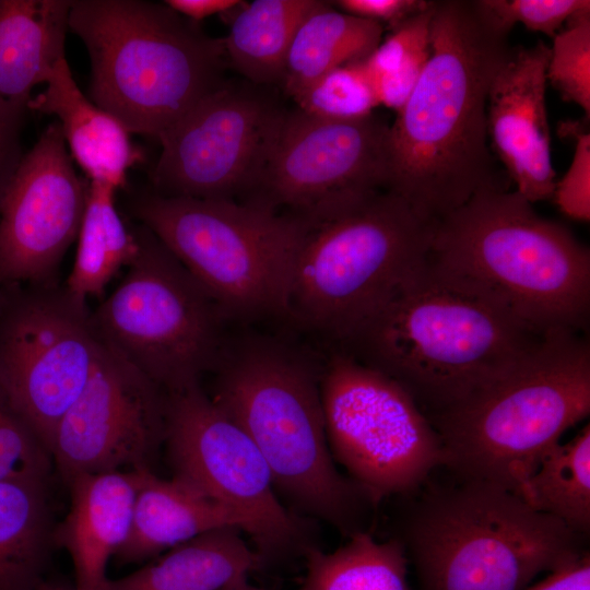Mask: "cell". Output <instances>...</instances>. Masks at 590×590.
Segmentation results:
<instances>
[{
  "label": "cell",
  "mask_w": 590,
  "mask_h": 590,
  "mask_svg": "<svg viewBox=\"0 0 590 590\" xmlns=\"http://www.w3.org/2000/svg\"><path fill=\"white\" fill-rule=\"evenodd\" d=\"M535 511L552 516L574 531L590 532V426L556 445L514 493Z\"/></svg>",
  "instance_id": "f1b7e54d"
},
{
  "label": "cell",
  "mask_w": 590,
  "mask_h": 590,
  "mask_svg": "<svg viewBox=\"0 0 590 590\" xmlns=\"http://www.w3.org/2000/svg\"><path fill=\"white\" fill-rule=\"evenodd\" d=\"M320 361L270 334L226 337L212 400L248 435L276 492L342 533L358 531L373 503L339 472L329 448L320 397Z\"/></svg>",
  "instance_id": "3957f363"
},
{
  "label": "cell",
  "mask_w": 590,
  "mask_h": 590,
  "mask_svg": "<svg viewBox=\"0 0 590 590\" xmlns=\"http://www.w3.org/2000/svg\"><path fill=\"white\" fill-rule=\"evenodd\" d=\"M164 3L184 17L199 21L227 12L244 2L238 0H166Z\"/></svg>",
  "instance_id": "f35d334b"
},
{
  "label": "cell",
  "mask_w": 590,
  "mask_h": 590,
  "mask_svg": "<svg viewBox=\"0 0 590 590\" xmlns=\"http://www.w3.org/2000/svg\"><path fill=\"white\" fill-rule=\"evenodd\" d=\"M320 397L332 457L373 505L418 489L444 467L442 445L428 418L377 369L327 347Z\"/></svg>",
  "instance_id": "8fae6325"
},
{
  "label": "cell",
  "mask_w": 590,
  "mask_h": 590,
  "mask_svg": "<svg viewBox=\"0 0 590 590\" xmlns=\"http://www.w3.org/2000/svg\"><path fill=\"white\" fill-rule=\"evenodd\" d=\"M114 187L90 181L78 234V248L66 291L80 303L98 295L117 270L130 266L140 252V240L115 206Z\"/></svg>",
  "instance_id": "4316f807"
},
{
  "label": "cell",
  "mask_w": 590,
  "mask_h": 590,
  "mask_svg": "<svg viewBox=\"0 0 590 590\" xmlns=\"http://www.w3.org/2000/svg\"><path fill=\"white\" fill-rule=\"evenodd\" d=\"M135 213L226 320L286 319L305 219L249 202L158 193L141 198Z\"/></svg>",
  "instance_id": "9c48e42d"
},
{
  "label": "cell",
  "mask_w": 590,
  "mask_h": 590,
  "mask_svg": "<svg viewBox=\"0 0 590 590\" xmlns=\"http://www.w3.org/2000/svg\"><path fill=\"white\" fill-rule=\"evenodd\" d=\"M321 3L256 0L246 4L223 39L226 58L252 84H281L293 37L303 20Z\"/></svg>",
  "instance_id": "484cf974"
},
{
  "label": "cell",
  "mask_w": 590,
  "mask_h": 590,
  "mask_svg": "<svg viewBox=\"0 0 590 590\" xmlns=\"http://www.w3.org/2000/svg\"><path fill=\"white\" fill-rule=\"evenodd\" d=\"M140 252L92 316L101 339L165 392L212 371L225 317L178 259L146 227Z\"/></svg>",
  "instance_id": "30bf717a"
},
{
  "label": "cell",
  "mask_w": 590,
  "mask_h": 590,
  "mask_svg": "<svg viewBox=\"0 0 590 590\" xmlns=\"http://www.w3.org/2000/svg\"><path fill=\"white\" fill-rule=\"evenodd\" d=\"M58 121L23 155L0 201V282H40L78 237L87 186Z\"/></svg>",
  "instance_id": "e0dca14e"
},
{
  "label": "cell",
  "mask_w": 590,
  "mask_h": 590,
  "mask_svg": "<svg viewBox=\"0 0 590 590\" xmlns=\"http://www.w3.org/2000/svg\"><path fill=\"white\" fill-rule=\"evenodd\" d=\"M1 283V282H0Z\"/></svg>",
  "instance_id": "b9f144b4"
},
{
  "label": "cell",
  "mask_w": 590,
  "mask_h": 590,
  "mask_svg": "<svg viewBox=\"0 0 590 590\" xmlns=\"http://www.w3.org/2000/svg\"><path fill=\"white\" fill-rule=\"evenodd\" d=\"M27 109L58 118L70 156L90 181L118 190L126 184L128 169L141 161L131 133L81 92L67 59L58 62L46 88L30 99Z\"/></svg>",
  "instance_id": "ffe728a7"
},
{
  "label": "cell",
  "mask_w": 590,
  "mask_h": 590,
  "mask_svg": "<svg viewBox=\"0 0 590 590\" xmlns=\"http://www.w3.org/2000/svg\"><path fill=\"white\" fill-rule=\"evenodd\" d=\"M524 590H590L589 551L550 571L546 578Z\"/></svg>",
  "instance_id": "74e56055"
},
{
  "label": "cell",
  "mask_w": 590,
  "mask_h": 590,
  "mask_svg": "<svg viewBox=\"0 0 590 590\" xmlns=\"http://www.w3.org/2000/svg\"><path fill=\"white\" fill-rule=\"evenodd\" d=\"M37 590H76L74 587H68L59 583L44 581Z\"/></svg>",
  "instance_id": "60d3db41"
},
{
  "label": "cell",
  "mask_w": 590,
  "mask_h": 590,
  "mask_svg": "<svg viewBox=\"0 0 590 590\" xmlns=\"http://www.w3.org/2000/svg\"><path fill=\"white\" fill-rule=\"evenodd\" d=\"M590 413L587 333L554 331L463 402L429 420L456 476L515 493Z\"/></svg>",
  "instance_id": "5b68a950"
},
{
  "label": "cell",
  "mask_w": 590,
  "mask_h": 590,
  "mask_svg": "<svg viewBox=\"0 0 590 590\" xmlns=\"http://www.w3.org/2000/svg\"><path fill=\"white\" fill-rule=\"evenodd\" d=\"M69 30L90 56V99L130 133L158 139L224 82L223 39L164 2L74 0Z\"/></svg>",
  "instance_id": "8992f818"
},
{
  "label": "cell",
  "mask_w": 590,
  "mask_h": 590,
  "mask_svg": "<svg viewBox=\"0 0 590 590\" xmlns=\"http://www.w3.org/2000/svg\"><path fill=\"white\" fill-rule=\"evenodd\" d=\"M456 477L424 493L404 524L421 590H524L588 551L586 535L512 492Z\"/></svg>",
  "instance_id": "52a82bcc"
},
{
  "label": "cell",
  "mask_w": 590,
  "mask_h": 590,
  "mask_svg": "<svg viewBox=\"0 0 590 590\" xmlns=\"http://www.w3.org/2000/svg\"><path fill=\"white\" fill-rule=\"evenodd\" d=\"M550 47L542 40L512 47L487 95L491 148L516 191L531 203L552 198L556 182L545 90Z\"/></svg>",
  "instance_id": "ac0fdd59"
},
{
  "label": "cell",
  "mask_w": 590,
  "mask_h": 590,
  "mask_svg": "<svg viewBox=\"0 0 590 590\" xmlns=\"http://www.w3.org/2000/svg\"><path fill=\"white\" fill-rule=\"evenodd\" d=\"M389 126L286 110L249 202L300 217L341 211L387 189Z\"/></svg>",
  "instance_id": "4fadbf2b"
},
{
  "label": "cell",
  "mask_w": 590,
  "mask_h": 590,
  "mask_svg": "<svg viewBox=\"0 0 590 590\" xmlns=\"http://www.w3.org/2000/svg\"><path fill=\"white\" fill-rule=\"evenodd\" d=\"M547 334L427 256L331 349L393 379L429 421L503 374Z\"/></svg>",
  "instance_id": "7a4b0ae2"
},
{
  "label": "cell",
  "mask_w": 590,
  "mask_h": 590,
  "mask_svg": "<svg viewBox=\"0 0 590 590\" xmlns=\"http://www.w3.org/2000/svg\"><path fill=\"white\" fill-rule=\"evenodd\" d=\"M263 562L236 528L200 534L168 551L105 590H222L247 580Z\"/></svg>",
  "instance_id": "603a6c76"
},
{
  "label": "cell",
  "mask_w": 590,
  "mask_h": 590,
  "mask_svg": "<svg viewBox=\"0 0 590 590\" xmlns=\"http://www.w3.org/2000/svg\"><path fill=\"white\" fill-rule=\"evenodd\" d=\"M45 479L0 481V590H37L55 528Z\"/></svg>",
  "instance_id": "cb8c5ba5"
},
{
  "label": "cell",
  "mask_w": 590,
  "mask_h": 590,
  "mask_svg": "<svg viewBox=\"0 0 590 590\" xmlns=\"http://www.w3.org/2000/svg\"><path fill=\"white\" fill-rule=\"evenodd\" d=\"M70 0H0V104L27 109L32 90L66 59Z\"/></svg>",
  "instance_id": "7402d4cb"
},
{
  "label": "cell",
  "mask_w": 590,
  "mask_h": 590,
  "mask_svg": "<svg viewBox=\"0 0 590 590\" xmlns=\"http://www.w3.org/2000/svg\"><path fill=\"white\" fill-rule=\"evenodd\" d=\"M305 556L307 570L299 590H411L400 539L380 542L358 531L333 552L312 547Z\"/></svg>",
  "instance_id": "83f0119b"
},
{
  "label": "cell",
  "mask_w": 590,
  "mask_h": 590,
  "mask_svg": "<svg viewBox=\"0 0 590 590\" xmlns=\"http://www.w3.org/2000/svg\"><path fill=\"white\" fill-rule=\"evenodd\" d=\"M166 402L162 388L102 340L94 370L48 448L64 483L82 474L153 470L165 441Z\"/></svg>",
  "instance_id": "2e32d148"
},
{
  "label": "cell",
  "mask_w": 590,
  "mask_h": 590,
  "mask_svg": "<svg viewBox=\"0 0 590 590\" xmlns=\"http://www.w3.org/2000/svg\"><path fill=\"white\" fill-rule=\"evenodd\" d=\"M222 590H266V589L253 587L249 585L247 580H241V581L232 583Z\"/></svg>",
  "instance_id": "ab89813d"
},
{
  "label": "cell",
  "mask_w": 590,
  "mask_h": 590,
  "mask_svg": "<svg viewBox=\"0 0 590 590\" xmlns=\"http://www.w3.org/2000/svg\"><path fill=\"white\" fill-rule=\"evenodd\" d=\"M546 82L590 117V8L573 14L553 37Z\"/></svg>",
  "instance_id": "1f68e13d"
},
{
  "label": "cell",
  "mask_w": 590,
  "mask_h": 590,
  "mask_svg": "<svg viewBox=\"0 0 590 590\" xmlns=\"http://www.w3.org/2000/svg\"><path fill=\"white\" fill-rule=\"evenodd\" d=\"M144 471L82 474L66 482L70 508L55 528V544L71 557L76 590H105L107 564L128 538Z\"/></svg>",
  "instance_id": "d6986e66"
},
{
  "label": "cell",
  "mask_w": 590,
  "mask_h": 590,
  "mask_svg": "<svg viewBox=\"0 0 590 590\" xmlns=\"http://www.w3.org/2000/svg\"><path fill=\"white\" fill-rule=\"evenodd\" d=\"M509 31L479 0H438L430 56L389 126L387 191L435 224L477 191L504 186L486 123L492 81L508 57Z\"/></svg>",
  "instance_id": "6da1fadb"
},
{
  "label": "cell",
  "mask_w": 590,
  "mask_h": 590,
  "mask_svg": "<svg viewBox=\"0 0 590 590\" xmlns=\"http://www.w3.org/2000/svg\"><path fill=\"white\" fill-rule=\"evenodd\" d=\"M575 138L571 163L564 176L555 182L552 199L567 217L590 220V134L569 126Z\"/></svg>",
  "instance_id": "e575fe53"
},
{
  "label": "cell",
  "mask_w": 590,
  "mask_h": 590,
  "mask_svg": "<svg viewBox=\"0 0 590 590\" xmlns=\"http://www.w3.org/2000/svg\"><path fill=\"white\" fill-rule=\"evenodd\" d=\"M166 397L164 444L174 475L234 512L263 564L312 548L307 521L281 503L258 448L200 382Z\"/></svg>",
  "instance_id": "7c38bea8"
},
{
  "label": "cell",
  "mask_w": 590,
  "mask_h": 590,
  "mask_svg": "<svg viewBox=\"0 0 590 590\" xmlns=\"http://www.w3.org/2000/svg\"><path fill=\"white\" fill-rule=\"evenodd\" d=\"M304 219L286 320L334 347L427 259L434 224L387 190Z\"/></svg>",
  "instance_id": "ba28073f"
},
{
  "label": "cell",
  "mask_w": 590,
  "mask_h": 590,
  "mask_svg": "<svg viewBox=\"0 0 590 590\" xmlns=\"http://www.w3.org/2000/svg\"><path fill=\"white\" fill-rule=\"evenodd\" d=\"M341 11L377 22L390 30L397 27L408 19L427 10L432 1L426 0H338L330 2Z\"/></svg>",
  "instance_id": "d590c367"
},
{
  "label": "cell",
  "mask_w": 590,
  "mask_h": 590,
  "mask_svg": "<svg viewBox=\"0 0 590 590\" xmlns=\"http://www.w3.org/2000/svg\"><path fill=\"white\" fill-rule=\"evenodd\" d=\"M428 259L541 333L588 331L590 251L505 186L434 224Z\"/></svg>",
  "instance_id": "277c9868"
},
{
  "label": "cell",
  "mask_w": 590,
  "mask_h": 590,
  "mask_svg": "<svg viewBox=\"0 0 590 590\" xmlns=\"http://www.w3.org/2000/svg\"><path fill=\"white\" fill-rule=\"evenodd\" d=\"M293 98L300 110L337 121L366 118L379 105L365 59L331 70Z\"/></svg>",
  "instance_id": "4dcf8cb0"
},
{
  "label": "cell",
  "mask_w": 590,
  "mask_h": 590,
  "mask_svg": "<svg viewBox=\"0 0 590 590\" xmlns=\"http://www.w3.org/2000/svg\"><path fill=\"white\" fill-rule=\"evenodd\" d=\"M2 303L0 394L48 451L94 370L102 340L85 303L67 291L21 293Z\"/></svg>",
  "instance_id": "5bb4252c"
},
{
  "label": "cell",
  "mask_w": 590,
  "mask_h": 590,
  "mask_svg": "<svg viewBox=\"0 0 590 590\" xmlns=\"http://www.w3.org/2000/svg\"><path fill=\"white\" fill-rule=\"evenodd\" d=\"M382 33L381 24L322 1L303 20L293 37L281 85L295 97L331 70L367 58L381 42Z\"/></svg>",
  "instance_id": "d4e9b609"
},
{
  "label": "cell",
  "mask_w": 590,
  "mask_h": 590,
  "mask_svg": "<svg viewBox=\"0 0 590 590\" xmlns=\"http://www.w3.org/2000/svg\"><path fill=\"white\" fill-rule=\"evenodd\" d=\"M434 3L392 28L365 58L379 105L396 113L412 94L429 59Z\"/></svg>",
  "instance_id": "f546056e"
},
{
  "label": "cell",
  "mask_w": 590,
  "mask_h": 590,
  "mask_svg": "<svg viewBox=\"0 0 590 590\" xmlns=\"http://www.w3.org/2000/svg\"><path fill=\"white\" fill-rule=\"evenodd\" d=\"M243 521L189 482L145 470L135 497L127 540L115 554L119 564L141 563L205 532Z\"/></svg>",
  "instance_id": "44dd1931"
},
{
  "label": "cell",
  "mask_w": 590,
  "mask_h": 590,
  "mask_svg": "<svg viewBox=\"0 0 590 590\" xmlns=\"http://www.w3.org/2000/svg\"><path fill=\"white\" fill-rule=\"evenodd\" d=\"M285 111L264 86L223 82L157 139L155 193L243 201Z\"/></svg>",
  "instance_id": "9a60e30c"
},
{
  "label": "cell",
  "mask_w": 590,
  "mask_h": 590,
  "mask_svg": "<svg viewBox=\"0 0 590 590\" xmlns=\"http://www.w3.org/2000/svg\"><path fill=\"white\" fill-rule=\"evenodd\" d=\"M51 458L0 394V481L48 480Z\"/></svg>",
  "instance_id": "d6a6232c"
},
{
  "label": "cell",
  "mask_w": 590,
  "mask_h": 590,
  "mask_svg": "<svg viewBox=\"0 0 590 590\" xmlns=\"http://www.w3.org/2000/svg\"><path fill=\"white\" fill-rule=\"evenodd\" d=\"M24 111L0 104V201L23 154L20 130Z\"/></svg>",
  "instance_id": "8d00e7d4"
},
{
  "label": "cell",
  "mask_w": 590,
  "mask_h": 590,
  "mask_svg": "<svg viewBox=\"0 0 590 590\" xmlns=\"http://www.w3.org/2000/svg\"><path fill=\"white\" fill-rule=\"evenodd\" d=\"M479 3L509 32L520 23L552 38L573 14L590 8L589 0H479Z\"/></svg>",
  "instance_id": "836d02e7"
}]
</instances>
